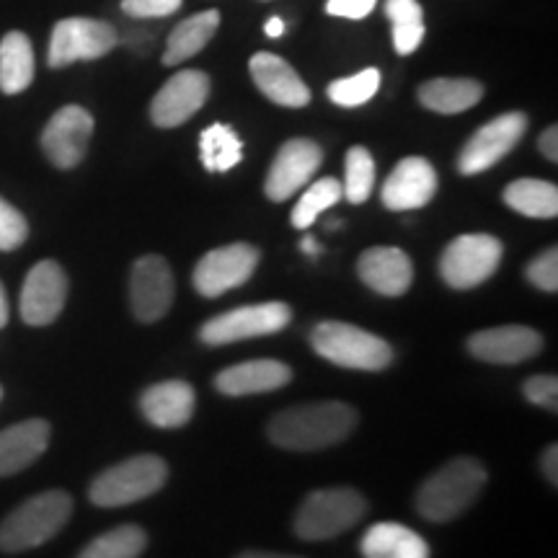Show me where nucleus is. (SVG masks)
I'll use <instances>...</instances> for the list:
<instances>
[{
    "label": "nucleus",
    "mask_w": 558,
    "mask_h": 558,
    "mask_svg": "<svg viewBox=\"0 0 558 558\" xmlns=\"http://www.w3.org/2000/svg\"><path fill=\"white\" fill-rule=\"evenodd\" d=\"M375 186V160L369 156L367 148L354 145L347 153V177H344V197L352 205H362L373 194Z\"/></svg>",
    "instance_id": "72a5a7b5"
},
{
    "label": "nucleus",
    "mask_w": 558,
    "mask_h": 558,
    "mask_svg": "<svg viewBox=\"0 0 558 558\" xmlns=\"http://www.w3.org/2000/svg\"><path fill=\"white\" fill-rule=\"evenodd\" d=\"M357 275L378 295L399 298L411 288L414 267H411L407 251L393 246H375L360 256Z\"/></svg>",
    "instance_id": "aec40b11"
},
{
    "label": "nucleus",
    "mask_w": 558,
    "mask_h": 558,
    "mask_svg": "<svg viewBox=\"0 0 558 558\" xmlns=\"http://www.w3.org/2000/svg\"><path fill=\"white\" fill-rule=\"evenodd\" d=\"M145 546H148V535L143 527L120 525L90 541L78 558H137Z\"/></svg>",
    "instance_id": "7c9ffc66"
},
{
    "label": "nucleus",
    "mask_w": 558,
    "mask_h": 558,
    "mask_svg": "<svg viewBox=\"0 0 558 558\" xmlns=\"http://www.w3.org/2000/svg\"><path fill=\"white\" fill-rule=\"evenodd\" d=\"M380 88V70L378 68H365L360 73L349 75V78H339L329 86V99L337 104V107L354 109L362 107L378 94Z\"/></svg>",
    "instance_id": "473e14b6"
},
{
    "label": "nucleus",
    "mask_w": 558,
    "mask_h": 558,
    "mask_svg": "<svg viewBox=\"0 0 558 558\" xmlns=\"http://www.w3.org/2000/svg\"><path fill=\"white\" fill-rule=\"evenodd\" d=\"M525 277L538 290L556 292L558 290V251H556V246H550L543 251V254L535 256V259L527 264Z\"/></svg>",
    "instance_id": "c9c22d12"
},
{
    "label": "nucleus",
    "mask_w": 558,
    "mask_h": 558,
    "mask_svg": "<svg viewBox=\"0 0 558 558\" xmlns=\"http://www.w3.org/2000/svg\"><path fill=\"white\" fill-rule=\"evenodd\" d=\"M169 478V465L158 456H135L111 465L94 478L88 488V499L96 507H128L160 492Z\"/></svg>",
    "instance_id": "423d86ee"
},
{
    "label": "nucleus",
    "mask_w": 558,
    "mask_h": 558,
    "mask_svg": "<svg viewBox=\"0 0 558 558\" xmlns=\"http://www.w3.org/2000/svg\"><path fill=\"white\" fill-rule=\"evenodd\" d=\"M527 130V117L522 111H507L484 128L476 130L458 156V171L463 177H476L497 166L501 158L514 150Z\"/></svg>",
    "instance_id": "9b49d317"
},
{
    "label": "nucleus",
    "mask_w": 558,
    "mask_h": 558,
    "mask_svg": "<svg viewBox=\"0 0 558 558\" xmlns=\"http://www.w3.org/2000/svg\"><path fill=\"white\" fill-rule=\"evenodd\" d=\"M543 473H546L548 484L550 486H558V448L556 445H550V448L543 452Z\"/></svg>",
    "instance_id": "a19ab883"
},
{
    "label": "nucleus",
    "mask_w": 558,
    "mask_h": 558,
    "mask_svg": "<svg viewBox=\"0 0 558 558\" xmlns=\"http://www.w3.org/2000/svg\"><path fill=\"white\" fill-rule=\"evenodd\" d=\"M303 251H305V254H308V256H311V259H316V256H318V254H320V251H324V248H320V246H318V243L311 239V235H305V239H303Z\"/></svg>",
    "instance_id": "c03bdc74"
},
{
    "label": "nucleus",
    "mask_w": 558,
    "mask_h": 558,
    "mask_svg": "<svg viewBox=\"0 0 558 558\" xmlns=\"http://www.w3.org/2000/svg\"><path fill=\"white\" fill-rule=\"evenodd\" d=\"M73 514V499L65 492H45L26 499L0 522V550L21 554L52 541Z\"/></svg>",
    "instance_id": "7ed1b4c3"
},
{
    "label": "nucleus",
    "mask_w": 558,
    "mask_h": 558,
    "mask_svg": "<svg viewBox=\"0 0 558 558\" xmlns=\"http://www.w3.org/2000/svg\"><path fill=\"white\" fill-rule=\"evenodd\" d=\"M209 96V75L202 70H179L173 78L163 83V88L153 96L150 120L156 128L171 130L192 120L205 107Z\"/></svg>",
    "instance_id": "2eb2a0df"
},
{
    "label": "nucleus",
    "mask_w": 558,
    "mask_h": 558,
    "mask_svg": "<svg viewBox=\"0 0 558 558\" xmlns=\"http://www.w3.org/2000/svg\"><path fill=\"white\" fill-rule=\"evenodd\" d=\"M292 320L290 305L284 303H262V305H243V308L220 313L209 318L199 329V339L209 347L235 344V341L254 339V337H271L288 329Z\"/></svg>",
    "instance_id": "6e6552de"
},
{
    "label": "nucleus",
    "mask_w": 558,
    "mask_h": 558,
    "mask_svg": "<svg viewBox=\"0 0 558 558\" xmlns=\"http://www.w3.org/2000/svg\"><path fill=\"white\" fill-rule=\"evenodd\" d=\"M375 5H378V0H329V3H326V13L339 19L360 21L369 16V13L375 11Z\"/></svg>",
    "instance_id": "58836bf2"
},
{
    "label": "nucleus",
    "mask_w": 558,
    "mask_h": 558,
    "mask_svg": "<svg viewBox=\"0 0 558 558\" xmlns=\"http://www.w3.org/2000/svg\"><path fill=\"white\" fill-rule=\"evenodd\" d=\"M341 197H344V190H341L339 179L326 177L316 181V184H311L308 190H305L295 209H292V226L298 230L311 228L326 209H331L337 202H341Z\"/></svg>",
    "instance_id": "2f4dec72"
},
{
    "label": "nucleus",
    "mask_w": 558,
    "mask_h": 558,
    "mask_svg": "<svg viewBox=\"0 0 558 558\" xmlns=\"http://www.w3.org/2000/svg\"><path fill=\"white\" fill-rule=\"evenodd\" d=\"M173 305V275L169 262L158 254H145L132 264L130 308L143 324H156Z\"/></svg>",
    "instance_id": "ddd939ff"
},
{
    "label": "nucleus",
    "mask_w": 558,
    "mask_h": 558,
    "mask_svg": "<svg viewBox=\"0 0 558 558\" xmlns=\"http://www.w3.org/2000/svg\"><path fill=\"white\" fill-rule=\"evenodd\" d=\"M0 399H3V388H0Z\"/></svg>",
    "instance_id": "49530a36"
},
{
    "label": "nucleus",
    "mask_w": 558,
    "mask_h": 558,
    "mask_svg": "<svg viewBox=\"0 0 558 558\" xmlns=\"http://www.w3.org/2000/svg\"><path fill=\"white\" fill-rule=\"evenodd\" d=\"M501 254H505V246L494 235H458L439 256V275L452 290H473L492 279L501 264Z\"/></svg>",
    "instance_id": "0eeeda50"
},
{
    "label": "nucleus",
    "mask_w": 558,
    "mask_h": 558,
    "mask_svg": "<svg viewBox=\"0 0 558 558\" xmlns=\"http://www.w3.org/2000/svg\"><path fill=\"white\" fill-rule=\"evenodd\" d=\"M484 99V86L473 78H432L418 88V101L437 114H460Z\"/></svg>",
    "instance_id": "a878e982"
},
{
    "label": "nucleus",
    "mask_w": 558,
    "mask_h": 558,
    "mask_svg": "<svg viewBox=\"0 0 558 558\" xmlns=\"http://www.w3.org/2000/svg\"><path fill=\"white\" fill-rule=\"evenodd\" d=\"M239 558H298V556H282V554H264V550H248V554H241Z\"/></svg>",
    "instance_id": "a18cd8bd"
},
{
    "label": "nucleus",
    "mask_w": 558,
    "mask_h": 558,
    "mask_svg": "<svg viewBox=\"0 0 558 558\" xmlns=\"http://www.w3.org/2000/svg\"><path fill=\"white\" fill-rule=\"evenodd\" d=\"M251 78L256 88L267 96L269 101L288 109H303L311 104V88L295 73V68L288 60L271 52H256L248 62Z\"/></svg>",
    "instance_id": "6ab92c4d"
},
{
    "label": "nucleus",
    "mask_w": 558,
    "mask_h": 558,
    "mask_svg": "<svg viewBox=\"0 0 558 558\" xmlns=\"http://www.w3.org/2000/svg\"><path fill=\"white\" fill-rule=\"evenodd\" d=\"M197 407V393L186 380H163L145 388L140 396V411L160 429H177L190 424Z\"/></svg>",
    "instance_id": "412c9836"
},
{
    "label": "nucleus",
    "mask_w": 558,
    "mask_h": 558,
    "mask_svg": "<svg viewBox=\"0 0 558 558\" xmlns=\"http://www.w3.org/2000/svg\"><path fill=\"white\" fill-rule=\"evenodd\" d=\"M259 248H254L251 243H230V246L207 251L194 267V290L205 298L226 295L228 290L248 282L259 267Z\"/></svg>",
    "instance_id": "9d476101"
},
{
    "label": "nucleus",
    "mask_w": 558,
    "mask_h": 558,
    "mask_svg": "<svg viewBox=\"0 0 558 558\" xmlns=\"http://www.w3.org/2000/svg\"><path fill=\"white\" fill-rule=\"evenodd\" d=\"M437 192V171L427 158H403L383 184L380 199L390 213H409L429 205Z\"/></svg>",
    "instance_id": "f3484780"
},
{
    "label": "nucleus",
    "mask_w": 558,
    "mask_h": 558,
    "mask_svg": "<svg viewBox=\"0 0 558 558\" xmlns=\"http://www.w3.org/2000/svg\"><path fill=\"white\" fill-rule=\"evenodd\" d=\"M357 409L341 401L305 403L279 411L269 422V439L277 448L311 452L333 448L357 429Z\"/></svg>",
    "instance_id": "f257e3e1"
},
{
    "label": "nucleus",
    "mask_w": 558,
    "mask_h": 558,
    "mask_svg": "<svg viewBox=\"0 0 558 558\" xmlns=\"http://www.w3.org/2000/svg\"><path fill=\"white\" fill-rule=\"evenodd\" d=\"M50 424L45 418H26L0 432V476H13L37 460L50 445Z\"/></svg>",
    "instance_id": "5701e85b"
},
{
    "label": "nucleus",
    "mask_w": 558,
    "mask_h": 558,
    "mask_svg": "<svg viewBox=\"0 0 558 558\" xmlns=\"http://www.w3.org/2000/svg\"><path fill=\"white\" fill-rule=\"evenodd\" d=\"M311 344L318 357L347 369L380 373L393 362V349L386 339L375 337L360 326L341 324V320H324V324L313 326Z\"/></svg>",
    "instance_id": "20e7f679"
},
{
    "label": "nucleus",
    "mask_w": 558,
    "mask_h": 558,
    "mask_svg": "<svg viewBox=\"0 0 558 558\" xmlns=\"http://www.w3.org/2000/svg\"><path fill=\"white\" fill-rule=\"evenodd\" d=\"M120 45V34L99 19H62L54 24L47 62L50 68H68L81 60H99Z\"/></svg>",
    "instance_id": "1a4fd4ad"
},
{
    "label": "nucleus",
    "mask_w": 558,
    "mask_h": 558,
    "mask_svg": "<svg viewBox=\"0 0 558 558\" xmlns=\"http://www.w3.org/2000/svg\"><path fill=\"white\" fill-rule=\"evenodd\" d=\"M220 26V11L209 9L194 16L179 21L169 34L163 52V65H179V62L194 58L207 47V41L215 37Z\"/></svg>",
    "instance_id": "393cba45"
},
{
    "label": "nucleus",
    "mask_w": 558,
    "mask_h": 558,
    "mask_svg": "<svg viewBox=\"0 0 558 558\" xmlns=\"http://www.w3.org/2000/svg\"><path fill=\"white\" fill-rule=\"evenodd\" d=\"M34 81V50L24 32H9L0 39V90L16 96Z\"/></svg>",
    "instance_id": "bb28decb"
},
{
    "label": "nucleus",
    "mask_w": 558,
    "mask_h": 558,
    "mask_svg": "<svg viewBox=\"0 0 558 558\" xmlns=\"http://www.w3.org/2000/svg\"><path fill=\"white\" fill-rule=\"evenodd\" d=\"M386 16L393 26V47L399 54H411L424 41V11L418 0H386Z\"/></svg>",
    "instance_id": "c756f323"
},
{
    "label": "nucleus",
    "mask_w": 558,
    "mask_h": 558,
    "mask_svg": "<svg viewBox=\"0 0 558 558\" xmlns=\"http://www.w3.org/2000/svg\"><path fill=\"white\" fill-rule=\"evenodd\" d=\"M184 0H122V11L132 19H163L181 9Z\"/></svg>",
    "instance_id": "4c0bfd02"
},
{
    "label": "nucleus",
    "mask_w": 558,
    "mask_h": 558,
    "mask_svg": "<svg viewBox=\"0 0 558 558\" xmlns=\"http://www.w3.org/2000/svg\"><path fill=\"white\" fill-rule=\"evenodd\" d=\"M543 349V337L527 326H499V329L476 331L469 339V352L492 365H520L533 360Z\"/></svg>",
    "instance_id": "a211bd4d"
},
{
    "label": "nucleus",
    "mask_w": 558,
    "mask_h": 558,
    "mask_svg": "<svg viewBox=\"0 0 558 558\" xmlns=\"http://www.w3.org/2000/svg\"><path fill=\"white\" fill-rule=\"evenodd\" d=\"M505 205L525 218L550 220L558 215V190L556 184L541 179H518L507 186Z\"/></svg>",
    "instance_id": "cd10ccee"
},
{
    "label": "nucleus",
    "mask_w": 558,
    "mask_h": 558,
    "mask_svg": "<svg viewBox=\"0 0 558 558\" xmlns=\"http://www.w3.org/2000/svg\"><path fill=\"white\" fill-rule=\"evenodd\" d=\"M324 163V150L305 137L288 140L275 156V163L264 181V192L271 202H284L300 192Z\"/></svg>",
    "instance_id": "dca6fc26"
},
{
    "label": "nucleus",
    "mask_w": 558,
    "mask_h": 558,
    "mask_svg": "<svg viewBox=\"0 0 558 558\" xmlns=\"http://www.w3.org/2000/svg\"><path fill=\"white\" fill-rule=\"evenodd\" d=\"M199 158L209 173H226L243 160V143L228 124H209L199 135Z\"/></svg>",
    "instance_id": "c85d7f7f"
},
{
    "label": "nucleus",
    "mask_w": 558,
    "mask_h": 558,
    "mask_svg": "<svg viewBox=\"0 0 558 558\" xmlns=\"http://www.w3.org/2000/svg\"><path fill=\"white\" fill-rule=\"evenodd\" d=\"M94 137V117L78 104H68L58 109L52 120L41 132V150L47 160L62 171L75 169L88 153V143Z\"/></svg>",
    "instance_id": "f8f14e48"
},
{
    "label": "nucleus",
    "mask_w": 558,
    "mask_h": 558,
    "mask_svg": "<svg viewBox=\"0 0 558 558\" xmlns=\"http://www.w3.org/2000/svg\"><path fill=\"white\" fill-rule=\"evenodd\" d=\"M360 550L365 558H429L422 535L401 522H378L362 535Z\"/></svg>",
    "instance_id": "b1692460"
},
{
    "label": "nucleus",
    "mask_w": 558,
    "mask_h": 558,
    "mask_svg": "<svg viewBox=\"0 0 558 558\" xmlns=\"http://www.w3.org/2000/svg\"><path fill=\"white\" fill-rule=\"evenodd\" d=\"M488 473L476 458H452L418 486L416 512L429 522L460 518L484 492Z\"/></svg>",
    "instance_id": "f03ea898"
},
{
    "label": "nucleus",
    "mask_w": 558,
    "mask_h": 558,
    "mask_svg": "<svg viewBox=\"0 0 558 558\" xmlns=\"http://www.w3.org/2000/svg\"><path fill=\"white\" fill-rule=\"evenodd\" d=\"M264 34H267V37H282V34H284V21L279 19V16H271L267 21V26H264Z\"/></svg>",
    "instance_id": "79ce46f5"
},
{
    "label": "nucleus",
    "mask_w": 558,
    "mask_h": 558,
    "mask_svg": "<svg viewBox=\"0 0 558 558\" xmlns=\"http://www.w3.org/2000/svg\"><path fill=\"white\" fill-rule=\"evenodd\" d=\"M367 514V499L357 488H320L305 497L295 514V535L303 541H331L352 530Z\"/></svg>",
    "instance_id": "39448f33"
},
{
    "label": "nucleus",
    "mask_w": 558,
    "mask_h": 558,
    "mask_svg": "<svg viewBox=\"0 0 558 558\" xmlns=\"http://www.w3.org/2000/svg\"><path fill=\"white\" fill-rule=\"evenodd\" d=\"M29 239V222L11 202L0 197V251H16Z\"/></svg>",
    "instance_id": "f704fd0d"
},
{
    "label": "nucleus",
    "mask_w": 558,
    "mask_h": 558,
    "mask_svg": "<svg viewBox=\"0 0 558 558\" xmlns=\"http://www.w3.org/2000/svg\"><path fill=\"white\" fill-rule=\"evenodd\" d=\"M9 324V295H5L3 282H0V329Z\"/></svg>",
    "instance_id": "37998d69"
},
{
    "label": "nucleus",
    "mask_w": 558,
    "mask_h": 558,
    "mask_svg": "<svg viewBox=\"0 0 558 558\" xmlns=\"http://www.w3.org/2000/svg\"><path fill=\"white\" fill-rule=\"evenodd\" d=\"M538 148L543 153V158H548L550 163H556L558 160V128H548L546 132H543L538 140Z\"/></svg>",
    "instance_id": "ea45409f"
},
{
    "label": "nucleus",
    "mask_w": 558,
    "mask_h": 558,
    "mask_svg": "<svg viewBox=\"0 0 558 558\" xmlns=\"http://www.w3.org/2000/svg\"><path fill=\"white\" fill-rule=\"evenodd\" d=\"M292 380V369L279 360H251L233 365L218 373L215 388L230 399H241V396L269 393V390L284 388Z\"/></svg>",
    "instance_id": "4be33fe9"
},
{
    "label": "nucleus",
    "mask_w": 558,
    "mask_h": 558,
    "mask_svg": "<svg viewBox=\"0 0 558 558\" xmlns=\"http://www.w3.org/2000/svg\"><path fill=\"white\" fill-rule=\"evenodd\" d=\"M522 393H525V399L530 403L550 411V414L558 411V380L554 375H533V378H527L525 386H522Z\"/></svg>",
    "instance_id": "e433bc0d"
},
{
    "label": "nucleus",
    "mask_w": 558,
    "mask_h": 558,
    "mask_svg": "<svg viewBox=\"0 0 558 558\" xmlns=\"http://www.w3.org/2000/svg\"><path fill=\"white\" fill-rule=\"evenodd\" d=\"M68 300V275L58 262H39L26 275L21 288V318L29 326H50L65 308Z\"/></svg>",
    "instance_id": "4468645a"
}]
</instances>
